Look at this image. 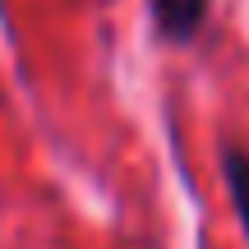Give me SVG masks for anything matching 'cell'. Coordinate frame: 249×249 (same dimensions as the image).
I'll return each mask as SVG.
<instances>
[{
  "label": "cell",
  "mask_w": 249,
  "mask_h": 249,
  "mask_svg": "<svg viewBox=\"0 0 249 249\" xmlns=\"http://www.w3.org/2000/svg\"><path fill=\"white\" fill-rule=\"evenodd\" d=\"M213 0H152V23L161 42H194Z\"/></svg>",
  "instance_id": "6da1fadb"
},
{
  "label": "cell",
  "mask_w": 249,
  "mask_h": 249,
  "mask_svg": "<svg viewBox=\"0 0 249 249\" xmlns=\"http://www.w3.org/2000/svg\"><path fill=\"white\" fill-rule=\"evenodd\" d=\"M222 171H226V189H231L235 217H240V226L249 235V152L245 148H226L222 152Z\"/></svg>",
  "instance_id": "7a4b0ae2"
}]
</instances>
